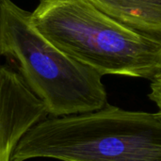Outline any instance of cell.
Wrapping results in <instances>:
<instances>
[{
	"label": "cell",
	"mask_w": 161,
	"mask_h": 161,
	"mask_svg": "<svg viewBox=\"0 0 161 161\" xmlns=\"http://www.w3.org/2000/svg\"><path fill=\"white\" fill-rule=\"evenodd\" d=\"M30 18L50 42L101 75L152 80L161 72V36L135 30L88 0H41Z\"/></svg>",
	"instance_id": "cell-2"
},
{
	"label": "cell",
	"mask_w": 161,
	"mask_h": 161,
	"mask_svg": "<svg viewBox=\"0 0 161 161\" xmlns=\"http://www.w3.org/2000/svg\"><path fill=\"white\" fill-rule=\"evenodd\" d=\"M151 92L149 93V98L158 106L161 111V72L152 79Z\"/></svg>",
	"instance_id": "cell-6"
},
{
	"label": "cell",
	"mask_w": 161,
	"mask_h": 161,
	"mask_svg": "<svg viewBox=\"0 0 161 161\" xmlns=\"http://www.w3.org/2000/svg\"><path fill=\"white\" fill-rule=\"evenodd\" d=\"M1 1H2V0H0V5H1Z\"/></svg>",
	"instance_id": "cell-7"
},
{
	"label": "cell",
	"mask_w": 161,
	"mask_h": 161,
	"mask_svg": "<svg viewBox=\"0 0 161 161\" xmlns=\"http://www.w3.org/2000/svg\"><path fill=\"white\" fill-rule=\"evenodd\" d=\"M104 13L141 32L161 36V0H88Z\"/></svg>",
	"instance_id": "cell-5"
},
{
	"label": "cell",
	"mask_w": 161,
	"mask_h": 161,
	"mask_svg": "<svg viewBox=\"0 0 161 161\" xmlns=\"http://www.w3.org/2000/svg\"><path fill=\"white\" fill-rule=\"evenodd\" d=\"M161 161V111L102 109L35 124L16 146L11 161Z\"/></svg>",
	"instance_id": "cell-1"
},
{
	"label": "cell",
	"mask_w": 161,
	"mask_h": 161,
	"mask_svg": "<svg viewBox=\"0 0 161 161\" xmlns=\"http://www.w3.org/2000/svg\"><path fill=\"white\" fill-rule=\"evenodd\" d=\"M47 115L21 75L0 66V161H11L23 136Z\"/></svg>",
	"instance_id": "cell-4"
},
{
	"label": "cell",
	"mask_w": 161,
	"mask_h": 161,
	"mask_svg": "<svg viewBox=\"0 0 161 161\" xmlns=\"http://www.w3.org/2000/svg\"><path fill=\"white\" fill-rule=\"evenodd\" d=\"M28 11L11 0L0 5V56L12 58L48 115L69 116L107 107L102 75L58 49L32 25Z\"/></svg>",
	"instance_id": "cell-3"
}]
</instances>
